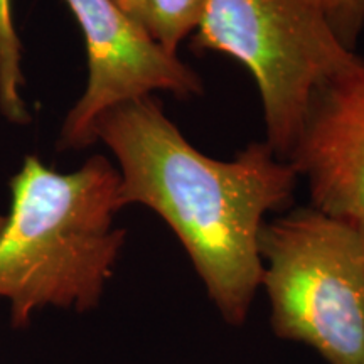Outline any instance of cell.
<instances>
[{"label":"cell","instance_id":"obj_3","mask_svg":"<svg viewBox=\"0 0 364 364\" xmlns=\"http://www.w3.org/2000/svg\"><path fill=\"white\" fill-rule=\"evenodd\" d=\"M258 250L270 324L327 364H364V233L318 209L267 221Z\"/></svg>","mask_w":364,"mask_h":364},{"label":"cell","instance_id":"obj_10","mask_svg":"<svg viewBox=\"0 0 364 364\" xmlns=\"http://www.w3.org/2000/svg\"><path fill=\"white\" fill-rule=\"evenodd\" d=\"M115 6L125 14L129 19L145 29V19H147L149 0H113Z\"/></svg>","mask_w":364,"mask_h":364},{"label":"cell","instance_id":"obj_7","mask_svg":"<svg viewBox=\"0 0 364 364\" xmlns=\"http://www.w3.org/2000/svg\"><path fill=\"white\" fill-rule=\"evenodd\" d=\"M21 85V41L14 27L11 0H0V112L14 124H27L31 117Z\"/></svg>","mask_w":364,"mask_h":364},{"label":"cell","instance_id":"obj_1","mask_svg":"<svg viewBox=\"0 0 364 364\" xmlns=\"http://www.w3.org/2000/svg\"><path fill=\"white\" fill-rule=\"evenodd\" d=\"M93 134L120 167V208L140 204L161 216L218 312L228 324H245L262 285L265 216L292 201L295 167L267 142L250 144L231 161L209 157L152 97L105 112Z\"/></svg>","mask_w":364,"mask_h":364},{"label":"cell","instance_id":"obj_8","mask_svg":"<svg viewBox=\"0 0 364 364\" xmlns=\"http://www.w3.org/2000/svg\"><path fill=\"white\" fill-rule=\"evenodd\" d=\"M208 0H149L145 31L164 51L179 56V46L194 33Z\"/></svg>","mask_w":364,"mask_h":364},{"label":"cell","instance_id":"obj_2","mask_svg":"<svg viewBox=\"0 0 364 364\" xmlns=\"http://www.w3.org/2000/svg\"><path fill=\"white\" fill-rule=\"evenodd\" d=\"M120 174L103 156L58 172L26 157L0 230V300L24 329L44 309L98 307L125 245L115 226Z\"/></svg>","mask_w":364,"mask_h":364},{"label":"cell","instance_id":"obj_9","mask_svg":"<svg viewBox=\"0 0 364 364\" xmlns=\"http://www.w3.org/2000/svg\"><path fill=\"white\" fill-rule=\"evenodd\" d=\"M322 11L341 43L354 51L364 27V0H322Z\"/></svg>","mask_w":364,"mask_h":364},{"label":"cell","instance_id":"obj_12","mask_svg":"<svg viewBox=\"0 0 364 364\" xmlns=\"http://www.w3.org/2000/svg\"><path fill=\"white\" fill-rule=\"evenodd\" d=\"M314 4H317V6H321L322 7V0H312Z\"/></svg>","mask_w":364,"mask_h":364},{"label":"cell","instance_id":"obj_4","mask_svg":"<svg viewBox=\"0 0 364 364\" xmlns=\"http://www.w3.org/2000/svg\"><path fill=\"white\" fill-rule=\"evenodd\" d=\"M191 46L233 58L253 76L267 144L287 159L314 90L356 56L312 0H208Z\"/></svg>","mask_w":364,"mask_h":364},{"label":"cell","instance_id":"obj_5","mask_svg":"<svg viewBox=\"0 0 364 364\" xmlns=\"http://www.w3.org/2000/svg\"><path fill=\"white\" fill-rule=\"evenodd\" d=\"M85 36L88 83L68 113L59 147L85 149L95 142V124L117 105L154 91L189 98L204 91L198 73L169 54L113 0H65Z\"/></svg>","mask_w":364,"mask_h":364},{"label":"cell","instance_id":"obj_11","mask_svg":"<svg viewBox=\"0 0 364 364\" xmlns=\"http://www.w3.org/2000/svg\"><path fill=\"white\" fill-rule=\"evenodd\" d=\"M4 223H6V216H2V215H0V230H2Z\"/></svg>","mask_w":364,"mask_h":364},{"label":"cell","instance_id":"obj_6","mask_svg":"<svg viewBox=\"0 0 364 364\" xmlns=\"http://www.w3.org/2000/svg\"><path fill=\"white\" fill-rule=\"evenodd\" d=\"M289 161L311 206L364 233V59L358 54L314 90Z\"/></svg>","mask_w":364,"mask_h":364}]
</instances>
